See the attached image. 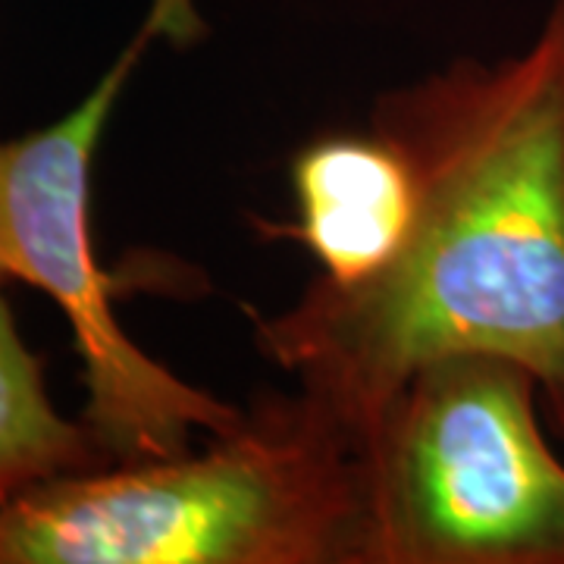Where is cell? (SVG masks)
Instances as JSON below:
<instances>
[{
	"label": "cell",
	"instance_id": "obj_1",
	"mask_svg": "<svg viewBox=\"0 0 564 564\" xmlns=\"http://www.w3.org/2000/svg\"><path fill=\"white\" fill-rule=\"evenodd\" d=\"M370 129L414 170L408 239L370 280L317 276L276 317L251 314L258 351L361 440L421 364L505 355L564 436V0L521 54L377 98Z\"/></svg>",
	"mask_w": 564,
	"mask_h": 564
},
{
	"label": "cell",
	"instance_id": "obj_2",
	"mask_svg": "<svg viewBox=\"0 0 564 564\" xmlns=\"http://www.w3.org/2000/svg\"><path fill=\"white\" fill-rule=\"evenodd\" d=\"M0 564H370L361 436L273 395L202 455L104 464L0 505Z\"/></svg>",
	"mask_w": 564,
	"mask_h": 564
},
{
	"label": "cell",
	"instance_id": "obj_3",
	"mask_svg": "<svg viewBox=\"0 0 564 564\" xmlns=\"http://www.w3.org/2000/svg\"><path fill=\"white\" fill-rule=\"evenodd\" d=\"M540 383L492 351L421 364L361 440L370 564H564Z\"/></svg>",
	"mask_w": 564,
	"mask_h": 564
},
{
	"label": "cell",
	"instance_id": "obj_4",
	"mask_svg": "<svg viewBox=\"0 0 564 564\" xmlns=\"http://www.w3.org/2000/svg\"><path fill=\"white\" fill-rule=\"evenodd\" d=\"M202 35L192 0H154L135 39L69 113L0 139V273L61 307L82 361V423L110 464L188 452L192 433H232L245 411L185 383L126 336L91 245V161L122 85L158 39Z\"/></svg>",
	"mask_w": 564,
	"mask_h": 564
},
{
	"label": "cell",
	"instance_id": "obj_5",
	"mask_svg": "<svg viewBox=\"0 0 564 564\" xmlns=\"http://www.w3.org/2000/svg\"><path fill=\"white\" fill-rule=\"evenodd\" d=\"M299 217L273 232L302 242L333 285H355L399 254L414 223L417 185L404 151L383 132L326 135L292 161Z\"/></svg>",
	"mask_w": 564,
	"mask_h": 564
},
{
	"label": "cell",
	"instance_id": "obj_6",
	"mask_svg": "<svg viewBox=\"0 0 564 564\" xmlns=\"http://www.w3.org/2000/svg\"><path fill=\"white\" fill-rule=\"evenodd\" d=\"M0 273V505L32 486L110 464L82 421L54 408L41 358L22 343Z\"/></svg>",
	"mask_w": 564,
	"mask_h": 564
}]
</instances>
